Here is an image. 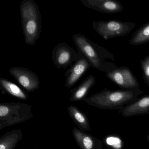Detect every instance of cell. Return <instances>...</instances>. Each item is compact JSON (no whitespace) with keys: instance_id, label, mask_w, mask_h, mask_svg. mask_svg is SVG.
Here are the masks:
<instances>
[{"instance_id":"e0dca14e","label":"cell","mask_w":149,"mask_h":149,"mask_svg":"<svg viewBox=\"0 0 149 149\" xmlns=\"http://www.w3.org/2000/svg\"><path fill=\"white\" fill-rule=\"evenodd\" d=\"M149 42V22L136 30L129 41L132 46H139Z\"/></svg>"},{"instance_id":"2e32d148","label":"cell","mask_w":149,"mask_h":149,"mask_svg":"<svg viewBox=\"0 0 149 149\" xmlns=\"http://www.w3.org/2000/svg\"><path fill=\"white\" fill-rule=\"evenodd\" d=\"M68 109L70 116L78 129L83 131H90L89 122L84 113L74 105L68 106Z\"/></svg>"},{"instance_id":"5b68a950","label":"cell","mask_w":149,"mask_h":149,"mask_svg":"<svg viewBox=\"0 0 149 149\" xmlns=\"http://www.w3.org/2000/svg\"><path fill=\"white\" fill-rule=\"evenodd\" d=\"M136 26L135 23L116 20L94 21L92 27L104 40L125 36Z\"/></svg>"},{"instance_id":"7c38bea8","label":"cell","mask_w":149,"mask_h":149,"mask_svg":"<svg viewBox=\"0 0 149 149\" xmlns=\"http://www.w3.org/2000/svg\"><path fill=\"white\" fill-rule=\"evenodd\" d=\"M72 134L80 149H102L101 140L78 128L74 127L72 130Z\"/></svg>"},{"instance_id":"277c9868","label":"cell","mask_w":149,"mask_h":149,"mask_svg":"<svg viewBox=\"0 0 149 149\" xmlns=\"http://www.w3.org/2000/svg\"><path fill=\"white\" fill-rule=\"evenodd\" d=\"M32 106L24 103H2L0 104V130L21 123L34 116Z\"/></svg>"},{"instance_id":"9c48e42d","label":"cell","mask_w":149,"mask_h":149,"mask_svg":"<svg viewBox=\"0 0 149 149\" xmlns=\"http://www.w3.org/2000/svg\"><path fill=\"white\" fill-rule=\"evenodd\" d=\"M91 67L88 61L82 55L65 72V86L68 88L74 86Z\"/></svg>"},{"instance_id":"5bb4252c","label":"cell","mask_w":149,"mask_h":149,"mask_svg":"<svg viewBox=\"0 0 149 149\" xmlns=\"http://www.w3.org/2000/svg\"><path fill=\"white\" fill-rule=\"evenodd\" d=\"M0 89L2 94H7L22 100L28 98L27 93L18 85L8 79L0 78Z\"/></svg>"},{"instance_id":"ba28073f","label":"cell","mask_w":149,"mask_h":149,"mask_svg":"<svg viewBox=\"0 0 149 149\" xmlns=\"http://www.w3.org/2000/svg\"><path fill=\"white\" fill-rule=\"evenodd\" d=\"M9 72L27 92H34L40 88V78L32 70L23 67H14L11 68Z\"/></svg>"},{"instance_id":"30bf717a","label":"cell","mask_w":149,"mask_h":149,"mask_svg":"<svg viewBox=\"0 0 149 149\" xmlns=\"http://www.w3.org/2000/svg\"><path fill=\"white\" fill-rule=\"evenodd\" d=\"M81 1L86 8L102 13L114 14L124 10L122 3L115 0H81Z\"/></svg>"},{"instance_id":"7a4b0ae2","label":"cell","mask_w":149,"mask_h":149,"mask_svg":"<svg viewBox=\"0 0 149 149\" xmlns=\"http://www.w3.org/2000/svg\"><path fill=\"white\" fill-rule=\"evenodd\" d=\"M143 94L139 88L115 91L105 89L86 97L84 101L89 105L102 109L121 110Z\"/></svg>"},{"instance_id":"4fadbf2b","label":"cell","mask_w":149,"mask_h":149,"mask_svg":"<svg viewBox=\"0 0 149 149\" xmlns=\"http://www.w3.org/2000/svg\"><path fill=\"white\" fill-rule=\"evenodd\" d=\"M95 83V77L92 75H89L78 86L71 90L70 98V102H79L84 100Z\"/></svg>"},{"instance_id":"8992f818","label":"cell","mask_w":149,"mask_h":149,"mask_svg":"<svg viewBox=\"0 0 149 149\" xmlns=\"http://www.w3.org/2000/svg\"><path fill=\"white\" fill-rule=\"evenodd\" d=\"M82 55L65 42L56 45L52 53V60L58 68L66 69L81 56Z\"/></svg>"},{"instance_id":"52a82bcc","label":"cell","mask_w":149,"mask_h":149,"mask_svg":"<svg viewBox=\"0 0 149 149\" xmlns=\"http://www.w3.org/2000/svg\"><path fill=\"white\" fill-rule=\"evenodd\" d=\"M105 76L122 89L139 88L140 87L137 79L126 66L118 67L106 73Z\"/></svg>"},{"instance_id":"ac0fdd59","label":"cell","mask_w":149,"mask_h":149,"mask_svg":"<svg viewBox=\"0 0 149 149\" xmlns=\"http://www.w3.org/2000/svg\"><path fill=\"white\" fill-rule=\"evenodd\" d=\"M140 65L143 71L144 81L149 87V55L140 60Z\"/></svg>"},{"instance_id":"44dd1931","label":"cell","mask_w":149,"mask_h":149,"mask_svg":"<svg viewBox=\"0 0 149 149\" xmlns=\"http://www.w3.org/2000/svg\"></svg>"},{"instance_id":"6da1fadb","label":"cell","mask_w":149,"mask_h":149,"mask_svg":"<svg viewBox=\"0 0 149 149\" xmlns=\"http://www.w3.org/2000/svg\"><path fill=\"white\" fill-rule=\"evenodd\" d=\"M72 39L77 51L88 61L91 67L97 70L107 73L118 68L115 63L105 60L115 59L110 52L93 42L84 35L75 34L72 36Z\"/></svg>"},{"instance_id":"d6986e66","label":"cell","mask_w":149,"mask_h":149,"mask_svg":"<svg viewBox=\"0 0 149 149\" xmlns=\"http://www.w3.org/2000/svg\"><path fill=\"white\" fill-rule=\"evenodd\" d=\"M105 142L108 146L112 149H122V141L121 139L116 136H111L105 139Z\"/></svg>"},{"instance_id":"9a60e30c","label":"cell","mask_w":149,"mask_h":149,"mask_svg":"<svg viewBox=\"0 0 149 149\" xmlns=\"http://www.w3.org/2000/svg\"><path fill=\"white\" fill-rule=\"evenodd\" d=\"M23 137L20 129L8 132L0 137V149H15Z\"/></svg>"},{"instance_id":"8fae6325","label":"cell","mask_w":149,"mask_h":149,"mask_svg":"<svg viewBox=\"0 0 149 149\" xmlns=\"http://www.w3.org/2000/svg\"><path fill=\"white\" fill-rule=\"evenodd\" d=\"M120 112L125 117L149 114V95L138 98L121 109Z\"/></svg>"},{"instance_id":"ffe728a7","label":"cell","mask_w":149,"mask_h":149,"mask_svg":"<svg viewBox=\"0 0 149 149\" xmlns=\"http://www.w3.org/2000/svg\"><path fill=\"white\" fill-rule=\"evenodd\" d=\"M147 141H148V143H149V134H148V136H147Z\"/></svg>"},{"instance_id":"3957f363","label":"cell","mask_w":149,"mask_h":149,"mask_svg":"<svg viewBox=\"0 0 149 149\" xmlns=\"http://www.w3.org/2000/svg\"><path fill=\"white\" fill-rule=\"evenodd\" d=\"M22 26L26 44L34 46L41 33V15L33 0H23L20 6Z\"/></svg>"}]
</instances>
